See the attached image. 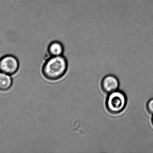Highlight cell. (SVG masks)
<instances>
[{
    "label": "cell",
    "mask_w": 153,
    "mask_h": 153,
    "mask_svg": "<svg viewBox=\"0 0 153 153\" xmlns=\"http://www.w3.org/2000/svg\"><path fill=\"white\" fill-rule=\"evenodd\" d=\"M68 61L63 55L50 57L46 60L42 68L43 75L49 81L62 78L66 73Z\"/></svg>",
    "instance_id": "6da1fadb"
},
{
    "label": "cell",
    "mask_w": 153,
    "mask_h": 153,
    "mask_svg": "<svg viewBox=\"0 0 153 153\" xmlns=\"http://www.w3.org/2000/svg\"><path fill=\"white\" fill-rule=\"evenodd\" d=\"M127 102V99L125 93L117 90L109 93L106 99V108L111 114H120L125 109Z\"/></svg>",
    "instance_id": "7a4b0ae2"
},
{
    "label": "cell",
    "mask_w": 153,
    "mask_h": 153,
    "mask_svg": "<svg viewBox=\"0 0 153 153\" xmlns=\"http://www.w3.org/2000/svg\"><path fill=\"white\" fill-rule=\"evenodd\" d=\"M18 59L12 55H6L0 59V70L8 75L15 74L19 69Z\"/></svg>",
    "instance_id": "3957f363"
},
{
    "label": "cell",
    "mask_w": 153,
    "mask_h": 153,
    "mask_svg": "<svg viewBox=\"0 0 153 153\" xmlns=\"http://www.w3.org/2000/svg\"><path fill=\"white\" fill-rule=\"evenodd\" d=\"M101 85L103 91L109 94L118 90L120 86L119 81L116 76L109 75L102 79Z\"/></svg>",
    "instance_id": "277c9868"
},
{
    "label": "cell",
    "mask_w": 153,
    "mask_h": 153,
    "mask_svg": "<svg viewBox=\"0 0 153 153\" xmlns=\"http://www.w3.org/2000/svg\"><path fill=\"white\" fill-rule=\"evenodd\" d=\"M64 52L63 46L58 41L52 42L48 47V53L50 57L63 55Z\"/></svg>",
    "instance_id": "5b68a950"
},
{
    "label": "cell",
    "mask_w": 153,
    "mask_h": 153,
    "mask_svg": "<svg viewBox=\"0 0 153 153\" xmlns=\"http://www.w3.org/2000/svg\"><path fill=\"white\" fill-rule=\"evenodd\" d=\"M11 78L7 74L0 72V90L2 91L9 90L12 85Z\"/></svg>",
    "instance_id": "8992f818"
},
{
    "label": "cell",
    "mask_w": 153,
    "mask_h": 153,
    "mask_svg": "<svg viewBox=\"0 0 153 153\" xmlns=\"http://www.w3.org/2000/svg\"><path fill=\"white\" fill-rule=\"evenodd\" d=\"M146 109L150 114L153 115V98L148 101L146 104Z\"/></svg>",
    "instance_id": "52a82bcc"
},
{
    "label": "cell",
    "mask_w": 153,
    "mask_h": 153,
    "mask_svg": "<svg viewBox=\"0 0 153 153\" xmlns=\"http://www.w3.org/2000/svg\"><path fill=\"white\" fill-rule=\"evenodd\" d=\"M152 125H153V115L152 116Z\"/></svg>",
    "instance_id": "ba28073f"
}]
</instances>
